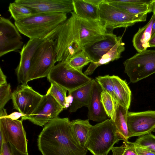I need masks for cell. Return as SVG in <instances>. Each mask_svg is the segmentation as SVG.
Wrapping results in <instances>:
<instances>
[{"instance_id": "6da1fadb", "label": "cell", "mask_w": 155, "mask_h": 155, "mask_svg": "<svg viewBox=\"0 0 155 155\" xmlns=\"http://www.w3.org/2000/svg\"><path fill=\"white\" fill-rule=\"evenodd\" d=\"M53 38L57 62L68 61L78 52L106 38L108 32L99 21L83 19L71 12Z\"/></svg>"}, {"instance_id": "7a4b0ae2", "label": "cell", "mask_w": 155, "mask_h": 155, "mask_svg": "<svg viewBox=\"0 0 155 155\" xmlns=\"http://www.w3.org/2000/svg\"><path fill=\"white\" fill-rule=\"evenodd\" d=\"M38 146L42 155H86L68 118H54L45 124L38 136Z\"/></svg>"}, {"instance_id": "3957f363", "label": "cell", "mask_w": 155, "mask_h": 155, "mask_svg": "<svg viewBox=\"0 0 155 155\" xmlns=\"http://www.w3.org/2000/svg\"><path fill=\"white\" fill-rule=\"evenodd\" d=\"M67 13H37L25 19L15 21L19 32L30 39L44 38L67 19Z\"/></svg>"}, {"instance_id": "277c9868", "label": "cell", "mask_w": 155, "mask_h": 155, "mask_svg": "<svg viewBox=\"0 0 155 155\" xmlns=\"http://www.w3.org/2000/svg\"><path fill=\"white\" fill-rule=\"evenodd\" d=\"M120 140L122 139L114 122L107 119L92 126L87 149L93 155H107Z\"/></svg>"}, {"instance_id": "5b68a950", "label": "cell", "mask_w": 155, "mask_h": 155, "mask_svg": "<svg viewBox=\"0 0 155 155\" xmlns=\"http://www.w3.org/2000/svg\"><path fill=\"white\" fill-rule=\"evenodd\" d=\"M55 33L42 43L36 50L32 60L28 82L47 77L57 62L53 38Z\"/></svg>"}, {"instance_id": "8992f818", "label": "cell", "mask_w": 155, "mask_h": 155, "mask_svg": "<svg viewBox=\"0 0 155 155\" xmlns=\"http://www.w3.org/2000/svg\"><path fill=\"white\" fill-rule=\"evenodd\" d=\"M47 78L50 83H54L68 92L84 85L92 80L82 71L71 67L68 61L59 62L54 65Z\"/></svg>"}, {"instance_id": "52a82bcc", "label": "cell", "mask_w": 155, "mask_h": 155, "mask_svg": "<svg viewBox=\"0 0 155 155\" xmlns=\"http://www.w3.org/2000/svg\"><path fill=\"white\" fill-rule=\"evenodd\" d=\"M99 21L107 29L127 27L146 20L147 14L134 15L128 13L106 2L98 6Z\"/></svg>"}, {"instance_id": "ba28073f", "label": "cell", "mask_w": 155, "mask_h": 155, "mask_svg": "<svg viewBox=\"0 0 155 155\" xmlns=\"http://www.w3.org/2000/svg\"><path fill=\"white\" fill-rule=\"evenodd\" d=\"M124 65L130 82L135 83L155 73V50L138 52L126 60Z\"/></svg>"}, {"instance_id": "9c48e42d", "label": "cell", "mask_w": 155, "mask_h": 155, "mask_svg": "<svg viewBox=\"0 0 155 155\" xmlns=\"http://www.w3.org/2000/svg\"><path fill=\"white\" fill-rule=\"evenodd\" d=\"M8 115L5 109L0 110V132L2 134L4 143H9L19 151L28 154L27 142L23 120L12 119Z\"/></svg>"}, {"instance_id": "30bf717a", "label": "cell", "mask_w": 155, "mask_h": 155, "mask_svg": "<svg viewBox=\"0 0 155 155\" xmlns=\"http://www.w3.org/2000/svg\"><path fill=\"white\" fill-rule=\"evenodd\" d=\"M43 95L27 84L18 85L12 93L11 99L13 108L23 116L32 115L41 100Z\"/></svg>"}, {"instance_id": "8fae6325", "label": "cell", "mask_w": 155, "mask_h": 155, "mask_svg": "<svg viewBox=\"0 0 155 155\" xmlns=\"http://www.w3.org/2000/svg\"><path fill=\"white\" fill-rule=\"evenodd\" d=\"M63 109L53 97L47 92L32 115L22 116L21 120H28L35 125L43 127L58 117Z\"/></svg>"}, {"instance_id": "7c38bea8", "label": "cell", "mask_w": 155, "mask_h": 155, "mask_svg": "<svg viewBox=\"0 0 155 155\" xmlns=\"http://www.w3.org/2000/svg\"><path fill=\"white\" fill-rule=\"evenodd\" d=\"M127 124L129 138L150 134L155 130V110L128 112Z\"/></svg>"}, {"instance_id": "4fadbf2b", "label": "cell", "mask_w": 155, "mask_h": 155, "mask_svg": "<svg viewBox=\"0 0 155 155\" xmlns=\"http://www.w3.org/2000/svg\"><path fill=\"white\" fill-rule=\"evenodd\" d=\"M22 37L15 25L9 19L0 17V57L17 51L23 45Z\"/></svg>"}, {"instance_id": "5bb4252c", "label": "cell", "mask_w": 155, "mask_h": 155, "mask_svg": "<svg viewBox=\"0 0 155 155\" xmlns=\"http://www.w3.org/2000/svg\"><path fill=\"white\" fill-rule=\"evenodd\" d=\"M57 29V28L44 38L30 39L27 43L23 46L20 53V62L15 69L18 83L23 84H27L32 60L36 50L42 43L54 35Z\"/></svg>"}, {"instance_id": "9a60e30c", "label": "cell", "mask_w": 155, "mask_h": 155, "mask_svg": "<svg viewBox=\"0 0 155 155\" xmlns=\"http://www.w3.org/2000/svg\"><path fill=\"white\" fill-rule=\"evenodd\" d=\"M36 13H58L74 11L73 0H16Z\"/></svg>"}, {"instance_id": "2e32d148", "label": "cell", "mask_w": 155, "mask_h": 155, "mask_svg": "<svg viewBox=\"0 0 155 155\" xmlns=\"http://www.w3.org/2000/svg\"><path fill=\"white\" fill-rule=\"evenodd\" d=\"M102 89L95 79L92 94L88 108V119L97 122L106 119L107 116L101 100Z\"/></svg>"}, {"instance_id": "e0dca14e", "label": "cell", "mask_w": 155, "mask_h": 155, "mask_svg": "<svg viewBox=\"0 0 155 155\" xmlns=\"http://www.w3.org/2000/svg\"><path fill=\"white\" fill-rule=\"evenodd\" d=\"M95 79L92 80L84 85L68 92V95L73 97L69 112H74L81 107H88L91 99Z\"/></svg>"}, {"instance_id": "ac0fdd59", "label": "cell", "mask_w": 155, "mask_h": 155, "mask_svg": "<svg viewBox=\"0 0 155 155\" xmlns=\"http://www.w3.org/2000/svg\"><path fill=\"white\" fill-rule=\"evenodd\" d=\"M119 38L112 32H108L106 38L97 42L85 49L89 55L92 62H97L108 52L117 42Z\"/></svg>"}, {"instance_id": "d6986e66", "label": "cell", "mask_w": 155, "mask_h": 155, "mask_svg": "<svg viewBox=\"0 0 155 155\" xmlns=\"http://www.w3.org/2000/svg\"><path fill=\"white\" fill-rule=\"evenodd\" d=\"M122 37L119 36L117 42L110 50L103 55L97 62H91L84 74L87 75L92 74L98 67L117 60L121 57V53L125 49Z\"/></svg>"}, {"instance_id": "ffe728a7", "label": "cell", "mask_w": 155, "mask_h": 155, "mask_svg": "<svg viewBox=\"0 0 155 155\" xmlns=\"http://www.w3.org/2000/svg\"><path fill=\"white\" fill-rule=\"evenodd\" d=\"M155 19L153 14L148 22L143 27L139 28L133 38L132 42L134 48L138 52L149 48V41L152 35V28Z\"/></svg>"}, {"instance_id": "44dd1931", "label": "cell", "mask_w": 155, "mask_h": 155, "mask_svg": "<svg viewBox=\"0 0 155 155\" xmlns=\"http://www.w3.org/2000/svg\"><path fill=\"white\" fill-rule=\"evenodd\" d=\"M73 12L81 18L93 21H99L98 7L86 0H73Z\"/></svg>"}, {"instance_id": "7402d4cb", "label": "cell", "mask_w": 155, "mask_h": 155, "mask_svg": "<svg viewBox=\"0 0 155 155\" xmlns=\"http://www.w3.org/2000/svg\"><path fill=\"white\" fill-rule=\"evenodd\" d=\"M114 92L118 104L128 110L130 105L131 92L127 82L117 76H112Z\"/></svg>"}, {"instance_id": "603a6c76", "label": "cell", "mask_w": 155, "mask_h": 155, "mask_svg": "<svg viewBox=\"0 0 155 155\" xmlns=\"http://www.w3.org/2000/svg\"><path fill=\"white\" fill-rule=\"evenodd\" d=\"M72 129L81 146L87 149L92 126L89 120L77 119L71 121Z\"/></svg>"}, {"instance_id": "cb8c5ba5", "label": "cell", "mask_w": 155, "mask_h": 155, "mask_svg": "<svg viewBox=\"0 0 155 155\" xmlns=\"http://www.w3.org/2000/svg\"><path fill=\"white\" fill-rule=\"evenodd\" d=\"M128 109L121 105L117 104L114 122L122 140L128 141L129 138L127 124Z\"/></svg>"}, {"instance_id": "d4e9b609", "label": "cell", "mask_w": 155, "mask_h": 155, "mask_svg": "<svg viewBox=\"0 0 155 155\" xmlns=\"http://www.w3.org/2000/svg\"><path fill=\"white\" fill-rule=\"evenodd\" d=\"M109 3L128 13L134 15L147 14L149 13L153 12L152 4L151 5H138L121 3Z\"/></svg>"}, {"instance_id": "484cf974", "label": "cell", "mask_w": 155, "mask_h": 155, "mask_svg": "<svg viewBox=\"0 0 155 155\" xmlns=\"http://www.w3.org/2000/svg\"><path fill=\"white\" fill-rule=\"evenodd\" d=\"M8 11L15 21L22 20L37 13L31 8L15 2L9 4Z\"/></svg>"}, {"instance_id": "4316f807", "label": "cell", "mask_w": 155, "mask_h": 155, "mask_svg": "<svg viewBox=\"0 0 155 155\" xmlns=\"http://www.w3.org/2000/svg\"><path fill=\"white\" fill-rule=\"evenodd\" d=\"M67 61L72 68L82 71L83 68L91 62L92 60L85 49H84L77 53Z\"/></svg>"}, {"instance_id": "83f0119b", "label": "cell", "mask_w": 155, "mask_h": 155, "mask_svg": "<svg viewBox=\"0 0 155 155\" xmlns=\"http://www.w3.org/2000/svg\"><path fill=\"white\" fill-rule=\"evenodd\" d=\"M101 100L107 117L114 122L116 111V104L112 96L108 92L102 91Z\"/></svg>"}, {"instance_id": "f1b7e54d", "label": "cell", "mask_w": 155, "mask_h": 155, "mask_svg": "<svg viewBox=\"0 0 155 155\" xmlns=\"http://www.w3.org/2000/svg\"><path fill=\"white\" fill-rule=\"evenodd\" d=\"M68 91L64 87L52 82L47 93L50 94L64 108H66V93Z\"/></svg>"}, {"instance_id": "f546056e", "label": "cell", "mask_w": 155, "mask_h": 155, "mask_svg": "<svg viewBox=\"0 0 155 155\" xmlns=\"http://www.w3.org/2000/svg\"><path fill=\"white\" fill-rule=\"evenodd\" d=\"M95 80L101 87L102 91L109 93L113 97L116 104H118L114 92L112 76L109 75L96 77Z\"/></svg>"}, {"instance_id": "4dcf8cb0", "label": "cell", "mask_w": 155, "mask_h": 155, "mask_svg": "<svg viewBox=\"0 0 155 155\" xmlns=\"http://www.w3.org/2000/svg\"><path fill=\"white\" fill-rule=\"evenodd\" d=\"M132 143L134 146L147 148L155 152V136L151 134L140 137Z\"/></svg>"}, {"instance_id": "1f68e13d", "label": "cell", "mask_w": 155, "mask_h": 155, "mask_svg": "<svg viewBox=\"0 0 155 155\" xmlns=\"http://www.w3.org/2000/svg\"><path fill=\"white\" fill-rule=\"evenodd\" d=\"M113 155H138L132 142L124 141L119 147H113L111 149Z\"/></svg>"}, {"instance_id": "d6a6232c", "label": "cell", "mask_w": 155, "mask_h": 155, "mask_svg": "<svg viewBox=\"0 0 155 155\" xmlns=\"http://www.w3.org/2000/svg\"><path fill=\"white\" fill-rule=\"evenodd\" d=\"M12 94L10 84L0 86V110L4 108L6 104L12 98Z\"/></svg>"}, {"instance_id": "836d02e7", "label": "cell", "mask_w": 155, "mask_h": 155, "mask_svg": "<svg viewBox=\"0 0 155 155\" xmlns=\"http://www.w3.org/2000/svg\"><path fill=\"white\" fill-rule=\"evenodd\" d=\"M109 3L151 5L154 0H105Z\"/></svg>"}, {"instance_id": "e575fe53", "label": "cell", "mask_w": 155, "mask_h": 155, "mask_svg": "<svg viewBox=\"0 0 155 155\" xmlns=\"http://www.w3.org/2000/svg\"><path fill=\"white\" fill-rule=\"evenodd\" d=\"M134 146L135 151L138 155H155V152L150 149L137 146Z\"/></svg>"}, {"instance_id": "d590c367", "label": "cell", "mask_w": 155, "mask_h": 155, "mask_svg": "<svg viewBox=\"0 0 155 155\" xmlns=\"http://www.w3.org/2000/svg\"><path fill=\"white\" fill-rule=\"evenodd\" d=\"M0 155H12L11 147L9 143H5L3 144L2 153Z\"/></svg>"}, {"instance_id": "8d00e7d4", "label": "cell", "mask_w": 155, "mask_h": 155, "mask_svg": "<svg viewBox=\"0 0 155 155\" xmlns=\"http://www.w3.org/2000/svg\"><path fill=\"white\" fill-rule=\"evenodd\" d=\"M6 77L3 72L2 69H0V86L7 84Z\"/></svg>"}, {"instance_id": "74e56055", "label": "cell", "mask_w": 155, "mask_h": 155, "mask_svg": "<svg viewBox=\"0 0 155 155\" xmlns=\"http://www.w3.org/2000/svg\"><path fill=\"white\" fill-rule=\"evenodd\" d=\"M10 144L11 147L12 155H28V154H25L18 150L14 146Z\"/></svg>"}, {"instance_id": "f35d334b", "label": "cell", "mask_w": 155, "mask_h": 155, "mask_svg": "<svg viewBox=\"0 0 155 155\" xmlns=\"http://www.w3.org/2000/svg\"><path fill=\"white\" fill-rule=\"evenodd\" d=\"M23 116V115L19 112H14L8 115L7 117L13 120H18V119Z\"/></svg>"}, {"instance_id": "ab89813d", "label": "cell", "mask_w": 155, "mask_h": 155, "mask_svg": "<svg viewBox=\"0 0 155 155\" xmlns=\"http://www.w3.org/2000/svg\"><path fill=\"white\" fill-rule=\"evenodd\" d=\"M149 44L150 47H155V32L151 35Z\"/></svg>"}, {"instance_id": "60d3db41", "label": "cell", "mask_w": 155, "mask_h": 155, "mask_svg": "<svg viewBox=\"0 0 155 155\" xmlns=\"http://www.w3.org/2000/svg\"><path fill=\"white\" fill-rule=\"evenodd\" d=\"M86 1L98 7L99 5L103 2L104 0H86Z\"/></svg>"}, {"instance_id": "b9f144b4", "label": "cell", "mask_w": 155, "mask_h": 155, "mask_svg": "<svg viewBox=\"0 0 155 155\" xmlns=\"http://www.w3.org/2000/svg\"><path fill=\"white\" fill-rule=\"evenodd\" d=\"M152 7L153 12V14L154 15L155 19L153 25L152 35L155 32V0H154V1L152 4Z\"/></svg>"}]
</instances>
